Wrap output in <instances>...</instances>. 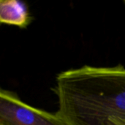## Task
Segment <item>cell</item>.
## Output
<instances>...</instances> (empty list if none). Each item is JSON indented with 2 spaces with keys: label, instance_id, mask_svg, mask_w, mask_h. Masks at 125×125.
I'll list each match as a JSON object with an SVG mask.
<instances>
[{
  "label": "cell",
  "instance_id": "cell-1",
  "mask_svg": "<svg viewBox=\"0 0 125 125\" xmlns=\"http://www.w3.org/2000/svg\"><path fill=\"white\" fill-rule=\"evenodd\" d=\"M67 125H125V67L84 65L63 71L53 89Z\"/></svg>",
  "mask_w": 125,
  "mask_h": 125
},
{
  "label": "cell",
  "instance_id": "cell-2",
  "mask_svg": "<svg viewBox=\"0 0 125 125\" xmlns=\"http://www.w3.org/2000/svg\"><path fill=\"white\" fill-rule=\"evenodd\" d=\"M1 125H67L56 114L34 108L14 92L0 91Z\"/></svg>",
  "mask_w": 125,
  "mask_h": 125
},
{
  "label": "cell",
  "instance_id": "cell-3",
  "mask_svg": "<svg viewBox=\"0 0 125 125\" xmlns=\"http://www.w3.org/2000/svg\"><path fill=\"white\" fill-rule=\"evenodd\" d=\"M32 19L25 2L19 0L0 1L1 23L25 29L31 23Z\"/></svg>",
  "mask_w": 125,
  "mask_h": 125
},
{
  "label": "cell",
  "instance_id": "cell-4",
  "mask_svg": "<svg viewBox=\"0 0 125 125\" xmlns=\"http://www.w3.org/2000/svg\"><path fill=\"white\" fill-rule=\"evenodd\" d=\"M124 3H125V1H124Z\"/></svg>",
  "mask_w": 125,
  "mask_h": 125
}]
</instances>
